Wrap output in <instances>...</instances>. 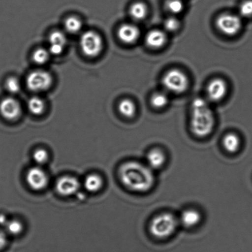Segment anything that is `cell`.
I'll return each instance as SVG.
<instances>
[{
	"mask_svg": "<svg viewBox=\"0 0 252 252\" xmlns=\"http://www.w3.org/2000/svg\"><path fill=\"white\" fill-rule=\"evenodd\" d=\"M82 21L76 16L68 17L64 22L65 29L70 33H78L82 29Z\"/></svg>",
	"mask_w": 252,
	"mask_h": 252,
	"instance_id": "603a6c76",
	"label": "cell"
},
{
	"mask_svg": "<svg viewBox=\"0 0 252 252\" xmlns=\"http://www.w3.org/2000/svg\"><path fill=\"white\" fill-rule=\"evenodd\" d=\"M216 26L221 33L232 36L237 35L241 31L242 22L241 18L236 14L224 13L218 17Z\"/></svg>",
	"mask_w": 252,
	"mask_h": 252,
	"instance_id": "52a82bcc",
	"label": "cell"
},
{
	"mask_svg": "<svg viewBox=\"0 0 252 252\" xmlns=\"http://www.w3.org/2000/svg\"><path fill=\"white\" fill-rule=\"evenodd\" d=\"M21 114L20 102L14 97H4L0 102V114L7 121H16L21 117Z\"/></svg>",
	"mask_w": 252,
	"mask_h": 252,
	"instance_id": "9c48e42d",
	"label": "cell"
},
{
	"mask_svg": "<svg viewBox=\"0 0 252 252\" xmlns=\"http://www.w3.org/2000/svg\"><path fill=\"white\" fill-rule=\"evenodd\" d=\"M56 191L63 196H70L76 194L80 188V183L77 178L70 175L63 176L56 181Z\"/></svg>",
	"mask_w": 252,
	"mask_h": 252,
	"instance_id": "30bf717a",
	"label": "cell"
},
{
	"mask_svg": "<svg viewBox=\"0 0 252 252\" xmlns=\"http://www.w3.org/2000/svg\"><path fill=\"white\" fill-rule=\"evenodd\" d=\"M222 145L224 150L230 154H235L239 151L241 146V139L238 134L233 132L228 133L223 136Z\"/></svg>",
	"mask_w": 252,
	"mask_h": 252,
	"instance_id": "e0dca14e",
	"label": "cell"
},
{
	"mask_svg": "<svg viewBox=\"0 0 252 252\" xmlns=\"http://www.w3.org/2000/svg\"><path fill=\"white\" fill-rule=\"evenodd\" d=\"M118 110L122 116L127 119H131L135 116L136 106L132 100L126 98L119 102Z\"/></svg>",
	"mask_w": 252,
	"mask_h": 252,
	"instance_id": "ffe728a7",
	"label": "cell"
},
{
	"mask_svg": "<svg viewBox=\"0 0 252 252\" xmlns=\"http://www.w3.org/2000/svg\"><path fill=\"white\" fill-rule=\"evenodd\" d=\"M165 7L166 10L173 15H177L182 13L185 5L183 0H166Z\"/></svg>",
	"mask_w": 252,
	"mask_h": 252,
	"instance_id": "484cf974",
	"label": "cell"
},
{
	"mask_svg": "<svg viewBox=\"0 0 252 252\" xmlns=\"http://www.w3.org/2000/svg\"><path fill=\"white\" fill-rule=\"evenodd\" d=\"M79 43L83 55L89 58H96L103 50V40L98 33L94 31H88L83 33Z\"/></svg>",
	"mask_w": 252,
	"mask_h": 252,
	"instance_id": "5b68a950",
	"label": "cell"
},
{
	"mask_svg": "<svg viewBox=\"0 0 252 252\" xmlns=\"http://www.w3.org/2000/svg\"><path fill=\"white\" fill-rule=\"evenodd\" d=\"M180 224L179 219L171 212H163L151 220L149 229L152 236L163 239L172 236Z\"/></svg>",
	"mask_w": 252,
	"mask_h": 252,
	"instance_id": "3957f363",
	"label": "cell"
},
{
	"mask_svg": "<svg viewBox=\"0 0 252 252\" xmlns=\"http://www.w3.org/2000/svg\"><path fill=\"white\" fill-rule=\"evenodd\" d=\"M201 220V213L192 208L185 210L179 218L180 224L187 228H194L200 223Z\"/></svg>",
	"mask_w": 252,
	"mask_h": 252,
	"instance_id": "2e32d148",
	"label": "cell"
},
{
	"mask_svg": "<svg viewBox=\"0 0 252 252\" xmlns=\"http://www.w3.org/2000/svg\"><path fill=\"white\" fill-rule=\"evenodd\" d=\"M162 85L167 91L175 94H181L187 91L189 81L182 70L172 68L166 72L161 79Z\"/></svg>",
	"mask_w": 252,
	"mask_h": 252,
	"instance_id": "277c9868",
	"label": "cell"
},
{
	"mask_svg": "<svg viewBox=\"0 0 252 252\" xmlns=\"http://www.w3.org/2000/svg\"><path fill=\"white\" fill-rule=\"evenodd\" d=\"M26 180L29 187L37 191L45 189L49 183L47 173L39 165L33 166L28 171Z\"/></svg>",
	"mask_w": 252,
	"mask_h": 252,
	"instance_id": "ba28073f",
	"label": "cell"
},
{
	"mask_svg": "<svg viewBox=\"0 0 252 252\" xmlns=\"http://www.w3.org/2000/svg\"><path fill=\"white\" fill-rule=\"evenodd\" d=\"M240 15L244 18H252V0H244L240 4Z\"/></svg>",
	"mask_w": 252,
	"mask_h": 252,
	"instance_id": "f546056e",
	"label": "cell"
},
{
	"mask_svg": "<svg viewBox=\"0 0 252 252\" xmlns=\"http://www.w3.org/2000/svg\"><path fill=\"white\" fill-rule=\"evenodd\" d=\"M51 55L48 50L43 48H39L33 51L32 60L37 64L43 65L48 62Z\"/></svg>",
	"mask_w": 252,
	"mask_h": 252,
	"instance_id": "cb8c5ba5",
	"label": "cell"
},
{
	"mask_svg": "<svg viewBox=\"0 0 252 252\" xmlns=\"http://www.w3.org/2000/svg\"><path fill=\"white\" fill-rule=\"evenodd\" d=\"M151 104L154 108L160 109L167 106L169 98L167 94L163 92H157L152 95Z\"/></svg>",
	"mask_w": 252,
	"mask_h": 252,
	"instance_id": "7402d4cb",
	"label": "cell"
},
{
	"mask_svg": "<svg viewBox=\"0 0 252 252\" xmlns=\"http://www.w3.org/2000/svg\"><path fill=\"white\" fill-rule=\"evenodd\" d=\"M166 155L162 149L154 148L149 150L146 155V164L152 170L160 169L165 165Z\"/></svg>",
	"mask_w": 252,
	"mask_h": 252,
	"instance_id": "5bb4252c",
	"label": "cell"
},
{
	"mask_svg": "<svg viewBox=\"0 0 252 252\" xmlns=\"http://www.w3.org/2000/svg\"><path fill=\"white\" fill-rule=\"evenodd\" d=\"M33 159L38 165L40 166L47 162L49 159V154L46 149L38 148L33 153Z\"/></svg>",
	"mask_w": 252,
	"mask_h": 252,
	"instance_id": "4316f807",
	"label": "cell"
},
{
	"mask_svg": "<svg viewBox=\"0 0 252 252\" xmlns=\"http://www.w3.org/2000/svg\"><path fill=\"white\" fill-rule=\"evenodd\" d=\"M53 83V76L48 71L35 70L29 73L26 78L28 89L33 92H42L50 89Z\"/></svg>",
	"mask_w": 252,
	"mask_h": 252,
	"instance_id": "8992f818",
	"label": "cell"
},
{
	"mask_svg": "<svg viewBox=\"0 0 252 252\" xmlns=\"http://www.w3.org/2000/svg\"><path fill=\"white\" fill-rule=\"evenodd\" d=\"M28 107L32 114L34 116H40L45 112L46 104L41 97L33 96L29 99Z\"/></svg>",
	"mask_w": 252,
	"mask_h": 252,
	"instance_id": "44dd1931",
	"label": "cell"
},
{
	"mask_svg": "<svg viewBox=\"0 0 252 252\" xmlns=\"http://www.w3.org/2000/svg\"><path fill=\"white\" fill-rule=\"evenodd\" d=\"M104 182L102 178L97 173H91L85 177L83 186L85 189L90 192H98L103 187Z\"/></svg>",
	"mask_w": 252,
	"mask_h": 252,
	"instance_id": "ac0fdd59",
	"label": "cell"
},
{
	"mask_svg": "<svg viewBox=\"0 0 252 252\" xmlns=\"http://www.w3.org/2000/svg\"><path fill=\"white\" fill-rule=\"evenodd\" d=\"M118 175L125 187L138 193L149 192L156 183L154 170L146 163L138 161H128L122 164Z\"/></svg>",
	"mask_w": 252,
	"mask_h": 252,
	"instance_id": "6da1fadb",
	"label": "cell"
},
{
	"mask_svg": "<svg viewBox=\"0 0 252 252\" xmlns=\"http://www.w3.org/2000/svg\"><path fill=\"white\" fill-rule=\"evenodd\" d=\"M206 91L208 99L212 102H219L226 96L227 85L222 78H215L209 83Z\"/></svg>",
	"mask_w": 252,
	"mask_h": 252,
	"instance_id": "8fae6325",
	"label": "cell"
},
{
	"mask_svg": "<svg viewBox=\"0 0 252 252\" xmlns=\"http://www.w3.org/2000/svg\"><path fill=\"white\" fill-rule=\"evenodd\" d=\"M164 28L168 32H175L180 29L181 26L179 19L175 16H170L166 18L163 23Z\"/></svg>",
	"mask_w": 252,
	"mask_h": 252,
	"instance_id": "83f0119b",
	"label": "cell"
},
{
	"mask_svg": "<svg viewBox=\"0 0 252 252\" xmlns=\"http://www.w3.org/2000/svg\"><path fill=\"white\" fill-rule=\"evenodd\" d=\"M5 88L7 91L12 94H18L21 89V83L18 78L14 77H9L6 80Z\"/></svg>",
	"mask_w": 252,
	"mask_h": 252,
	"instance_id": "f1b7e54d",
	"label": "cell"
},
{
	"mask_svg": "<svg viewBox=\"0 0 252 252\" xmlns=\"http://www.w3.org/2000/svg\"><path fill=\"white\" fill-rule=\"evenodd\" d=\"M4 228L7 234L11 236H18L23 232L24 226L22 222L18 220H9Z\"/></svg>",
	"mask_w": 252,
	"mask_h": 252,
	"instance_id": "d4e9b609",
	"label": "cell"
},
{
	"mask_svg": "<svg viewBox=\"0 0 252 252\" xmlns=\"http://www.w3.org/2000/svg\"><path fill=\"white\" fill-rule=\"evenodd\" d=\"M167 41V36L163 31L154 29L146 34L145 43L149 48L158 50L163 47Z\"/></svg>",
	"mask_w": 252,
	"mask_h": 252,
	"instance_id": "9a60e30c",
	"label": "cell"
},
{
	"mask_svg": "<svg viewBox=\"0 0 252 252\" xmlns=\"http://www.w3.org/2000/svg\"><path fill=\"white\" fill-rule=\"evenodd\" d=\"M8 244V234L5 230L0 229V251L3 250Z\"/></svg>",
	"mask_w": 252,
	"mask_h": 252,
	"instance_id": "4dcf8cb0",
	"label": "cell"
},
{
	"mask_svg": "<svg viewBox=\"0 0 252 252\" xmlns=\"http://www.w3.org/2000/svg\"><path fill=\"white\" fill-rule=\"evenodd\" d=\"M9 219L5 214H0V227H5Z\"/></svg>",
	"mask_w": 252,
	"mask_h": 252,
	"instance_id": "1f68e13d",
	"label": "cell"
},
{
	"mask_svg": "<svg viewBox=\"0 0 252 252\" xmlns=\"http://www.w3.org/2000/svg\"><path fill=\"white\" fill-rule=\"evenodd\" d=\"M48 50L51 55H61L67 44V37L65 33L61 31H53L49 35Z\"/></svg>",
	"mask_w": 252,
	"mask_h": 252,
	"instance_id": "4fadbf2b",
	"label": "cell"
},
{
	"mask_svg": "<svg viewBox=\"0 0 252 252\" xmlns=\"http://www.w3.org/2000/svg\"><path fill=\"white\" fill-rule=\"evenodd\" d=\"M148 13V6L141 1L135 2L129 8V16L136 21H143L146 18Z\"/></svg>",
	"mask_w": 252,
	"mask_h": 252,
	"instance_id": "d6986e66",
	"label": "cell"
},
{
	"mask_svg": "<svg viewBox=\"0 0 252 252\" xmlns=\"http://www.w3.org/2000/svg\"><path fill=\"white\" fill-rule=\"evenodd\" d=\"M215 125L214 114L207 100L194 99L191 105L190 128L198 138H205L212 133Z\"/></svg>",
	"mask_w": 252,
	"mask_h": 252,
	"instance_id": "7a4b0ae2",
	"label": "cell"
},
{
	"mask_svg": "<svg viewBox=\"0 0 252 252\" xmlns=\"http://www.w3.org/2000/svg\"><path fill=\"white\" fill-rule=\"evenodd\" d=\"M117 36L122 43L132 45L138 41L140 36V31L133 24H124L119 27Z\"/></svg>",
	"mask_w": 252,
	"mask_h": 252,
	"instance_id": "7c38bea8",
	"label": "cell"
}]
</instances>
